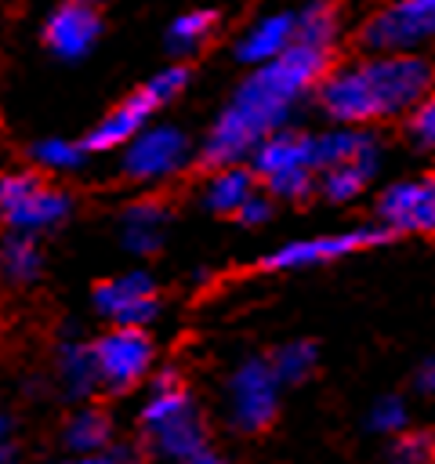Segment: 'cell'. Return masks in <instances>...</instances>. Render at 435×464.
<instances>
[{
  "label": "cell",
  "instance_id": "1",
  "mask_svg": "<svg viewBox=\"0 0 435 464\" xmlns=\"http://www.w3.org/2000/svg\"><path fill=\"white\" fill-rule=\"evenodd\" d=\"M435 69L424 58H377L362 62L348 72L323 80L319 98L330 116L337 120H384L413 105L431 87Z\"/></svg>",
  "mask_w": 435,
  "mask_h": 464
},
{
  "label": "cell",
  "instance_id": "2",
  "mask_svg": "<svg viewBox=\"0 0 435 464\" xmlns=\"http://www.w3.org/2000/svg\"><path fill=\"white\" fill-rule=\"evenodd\" d=\"M72 210V196L36 170L0 174V225L18 236H36L62 225Z\"/></svg>",
  "mask_w": 435,
  "mask_h": 464
},
{
  "label": "cell",
  "instance_id": "3",
  "mask_svg": "<svg viewBox=\"0 0 435 464\" xmlns=\"http://www.w3.org/2000/svg\"><path fill=\"white\" fill-rule=\"evenodd\" d=\"M185 80H188V69H181V65H170V69L156 72L149 83H141L134 94H127L112 112H105L94 123V130L83 138V149L87 152H105V149H116V145L127 149L145 130L149 116L185 87Z\"/></svg>",
  "mask_w": 435,
  "mask_h": 464
},
{
  "label": "cell",
  "instance_id": "4",
  "mask_svg": "<svg viewBox=\"0 0 435 464\" xmlns=\"http://www.w3.org/2000/svg\"><path fill=\"white\" fill-rule=\"evenodd\" d=\"M141 428L149 431L152 446L167 457H178V460H188L192 453L203 450V439H199V424H196V413L188 406V395L174 384V381H160L156 392L149 395L145 402V413H141Z\"/></svg>",
  "mask_w": 435,
  "mask_h": 464
},
{
  "label": "cell",
  "instance_id": "5",
  "mask_svg": "<svg viewBox=\"0 0 435 464\" xmlns=\"http://www.w3.org/2000/svg\"><path fill=\"white\" fill-rule=\"evenodd\" d=\"M98 384L109 392H130L152 366V337L141 326H112L91 344Z\"/></svg>",
  "mask_w": 435,
  "mask_h": 464
},
{
  "label": "cell",
  "instance_id": "6",
  "mask_svg": "<svg viewBox=\"0 0 435 464\" xmlns=\"http://www.w3.org/2000/svg\"><path fill=\"white\" fill-rule=\"evenodd\" d=\"M102 36V14L91 4H62L44 18V44L51 54L76 62Z\"/></svg>",
  "mask_w": 435,
  "mask_h": 464
},
{
  "label": "cell",
  "instance_id": "7",
  "mask_svg": "<svg viewBox=\"0 0 435 464\" xmlns=\"http://www.w3.org/2000/svg\"><path fill=\"white\" fill-rule=\"evenodd\" d=\"M185 160V138L174 127H145L127 149H123V170L134 181H156L178 170Z\"/></svg>",
  "mask_w": 435,
  "mask_h": 464
},
{
  "label": "cell",
  "instance_id": "8",
  "mask_svg": "<svg viewBox=\"0 0 435 464\" xmlns=\"http://www.w3.org/2000/svg\"><path fill=\"white\" fill-rule=\"evenodd\" d=\"M94 304L105 319H112V326H141L156 312V286L141 272L116 276L94 290Z\"/></svg>",
  "mask_w": 435,
  "mask_h": 464
},
{
  "label": "cell",
  "instance_id": "9",
  "mask_svg": "<svg viewBox=\"0 0 435 464\" xmlns=\"http://www.w3.org/2000/svg\"><path fill=\"white\" fill-rule=\"evenodd\" d=\"M431 33H435V4H399L373 14L362 25L359 40L377 51V47H402Z\"/></svg>",
  "mask_w": 435,
  "mask_h": 464
},
{
  "label": "cell",
  "instance_id": "10",
  "mask_svg": "<svg viewBox=\"0 0 435 464\" xmlns=\"http://www.w3.org/2000/svg\"><path fill=\"white\" fill-rule=\"evenodd\" d=\"M381 214L392 228L406 232H435V181L424 185H395L381 199Z\"/></svg>",
  "mask_w": 435,
  "mask_h": 464
},
{
  "label": "cell",
  "instance_id": "11",
  "mask_svg": "<svg viewBox=\"0 0 435 464\" xmlns=\"http://www.w3.org/2000/svg\"><path fill=\"white\" fill-rule=\"evenodd\" d=\"M40 243L36 236H18V232H7L0 239V272L11 279V283H33L40 276Z\"/></svg>",
  "mask_w": 435,
  "mask_h": 464
},
{
  "label": "cell",
  "instance_id": "12",
  "mask_svg": "<svg viewBox=\"0 0 435 464\" xmlns=\"http://www.w3.org/2000/svg\"><path fill=\"white\" fill-rule=\"evenodd\" d=\"M109 435H112V420L102 410H80L65 424V442H69V450H76V457L105 453Z\"/></svg>",
  "mask_w": 435,
  "mask_h": 464
},
{
  "label": "cell",
  "instance_id": "13",
  "mask_svg": "<svg viewBox=\"0 0 435 464\" xmlns=\"http://www.w3.org/2000/svg\"><path fill=\"white\" fill-rule=\"evenodd\" d=\"M250 174L246 170H221L214 181H210V192H207V199H210V207L214 210H221V214H243L246 210V203H250Z\"/></svg>",
  "mask_w": 435,
  "mask_h": 464
},
{
  "label": "cell",
  "instance_id": "14",
  "mask_svg": "<svg viewBox=\"0 0 435 464\" xmlns=\"http://www.w3.org/2000/svg\"><path fill=\"white\" fill-rule=\"evenodd\" d=\"M83 141H62V138H44L29 149L33 163L40 170H51V174H62V170H72L83 163Z\"/></svg>",
  "mask_w": 435,
  "mask_h": 464
},
{
  "label": "cell",
  "instance_id": "15",
  "mask_svg": "<svg viewBox=\"0 0 435 464\" xmlns=\"http://www.w3.org/2000/svg\"><path fill=\"white\" fill-rule=\"evenodd\" d=\"M308 156H312V149H308L304 138H279V141L265 145V152H261V170H265L268 178L286 174V170H304V160H308Z\"/></svg>",
  "mask_w": 435,
  "mask_h": 464
},
{
  "label": "cell",
  "instance_id": "16",
  "mask_svg": "<svg viewBox=\"0 0 435 464\" xmlns=\"http://www.w3.org/2000/svg\"><path fill=\"white\" fill-rule=\"evenodd\" d=\"M62 381H65V388L72 395H83V392L98 388L91 344H65V352H62Z\"/></svg>",
  "mask_w": 435,
  "mask_h": 464
},
{
  "label": "cell",
  "instance_id": "17",
  "mask_svg": "<svg viewBox=\"0 0 435 464\" xmlns=\"http://www.w3.org/2000/svg\"><path fill=\"white\" fill-rule=\"evenodd\" d=\"M123 239L134 250H152L160 243V210L152 203H138L127 210V225H123Z\"/></svg>",
  "mask_w": 435,
  "mask_h": 464
},
{
  "label": "cell",
  "instance_id": "18",
  "mask_svg": "<svg viewBox=\"0 0 435 464\" xmlns=\"http://www.w3.org/2000/svg\"><path fill=\"white\" fill-rule=\"evenodd\" d=\"M290 33H294V22H290V18H276V22L261 25V29L243 44V54H246V58H272V54L286 44Z\"/></svg>",
  "mask_w": 435,
  "mask_h": 464
},
{
  "label": "cell",
  "instance_id": "19",
  "mask_svg": "<svg viewBox=\"0 0 435 464\" xmlns=\"http://www.w3.org/2000/svg\"><path fill=\"white\" fill-rule=\"evenodd\" d=\"M210 25H214V14H210V11H188V14L174 18V25H170V44L185 51V47H192L196 40H203V36L210 33Z\"/></svg>",
  "mask_w": 435,
  "mask_h": 464
},
{
  "label": "cell",
  "instance_id": "20",
  "mask_svg": "<svg viewBox=\"0 0 435 464\" xmlns=\"http://www.w3.org/2000/svg\"><path fill=\"white\" fill-rule=\"evenodd\" d=\"M413 130H417L420 138L435 141V98H428V102L417 109V116H413Z\"/></svg>",
  "mask_w": 435,
  "mask_h": 464
},
{
  "label": "cell",
  "instance_id": "21",
  "mask_svg": "<svg viewBox=\"0 0 435 464\" xmlns=\"http://www.w3.org/2000/svg\"><path fill=\"white\" fill-rule=\"evenodd\" d=\"M72 464H141L138 457H130V453H123V450H105V453H94V457H76Z\"/></svg>",
  "mask_w": 435,
  "mask_h": 464
},
{
  "label": "cell",
  "instance_id": "22",
  "mask_svg": "<svg viewBox=\"0 0 435 464\" xmlns=\"http://www.w3.org/2000/svg\"><path fill=\"white\" fill-rule=\"evenodd\" d=\"M11 428H14V417H11V413L0 406V446L11 439Z\"/></svg>",
  "mask_w": 435,
  "mask_h": 464
},
{
  "label": "cell",
  "instance_id": "23",
  "mask_svg": "<svg viewBox=\"0 0 435 464\" xmlns=\"http://www.w3.org/2000/svg\"><path fill=\"white\" fill-rule=\"evenodd\" d=\"M181 464H225V460H218L214 453H207V450H199V453H192L188 460H181Z\"/></svg>",
  "mask_w": 435,
  "mask_h": 464
},
{
  "label": "cell",
  "instance_id": "24",
  "mask_svg": "<svg viewBox=\"0 0 435 464\" xmlns=\"http://www.w3.org/2000/svg\"><path fill=\"white\" fill-rule=\"evenodd\" d=\"M0 464H14V450H11V442L0 446Z\"/></svg>",
  "mask_w": 435,
  "mask_h": 464
}]
</instances>
